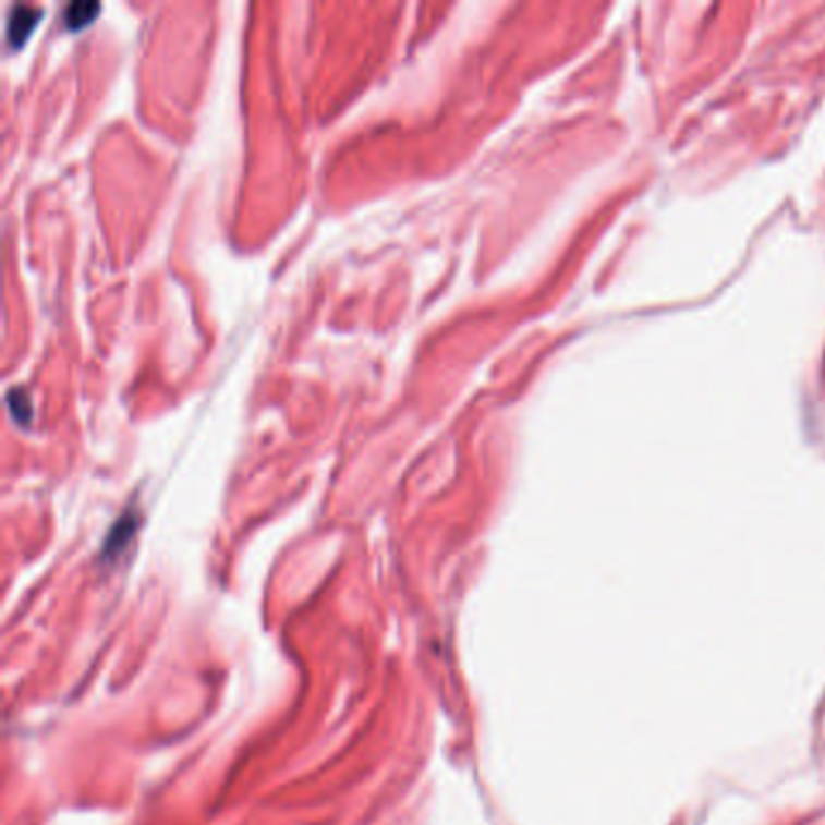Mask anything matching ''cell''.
Segmentation results:
<instances>
[{
    "label": "cell",
    "mask_w": 825,
    "mask_h": 825,
    "mask_svg": "<svg viewBox=\"0 0 825 825\" xmlns=\"http://www.w3.org/2000/svg\"><path fill=\"white\" fill-rule=\"evenodd\" d=\"M100 13V3H71L63 8V25L69 29H81L85 25H90V20Z\"/></svg>",
    "instance_id": "7a4b0ae2"
},
{
    "label": "cell",
    "mask_w": 825,
    "mask_h": 825,
    "mask_svg": "<svg viewBox=\"0 0 825 825\" xmlns=\"http://www.w3.org/2000/svg\"><path fill=\"white\" fill-rule=\"evenodd\" d=\"M44 10L37 5H15L13 13L8 17V41L10 47H20L32 35V29L37 27Z\"/></svg>",
    "instance_id": "6da1fadb"
},
{
    "label": "cell",
    "mask_w": 825,
    "mask_h": 825,
    "mask_svg": "<svg viewBox=\"0 0 825 825\" xmlns=\"http://www.w3.org/2000/svg\"><path fill=\"white\" fill-rule=\"evenodd\" d=\"M8 404H10V412H13L15 420L20 424H27L32 420V402H29V395L25 390H10L8 392Z\"/></svg>",
    "instance_id": "3957f363"
},
{
    "label": "cell",
    "mask_w": 825,
    "mask_h": 825,
    "mask_svg": "<svg viewBox=\"0 0 825 825\" xmlns=\"http://www.w3.org/2000/svg\"><path fill=\"white\" fill-rule=\"evenodd\" d=\"M131 531H134V521H131V519L119 521V523L114 525L112 535H109V541H107V549H114V547H119L121 543H124V541H126V535H124V533H131Z\"/></svg>",
    "instance_id": "277c9868"
}]
</instances>
